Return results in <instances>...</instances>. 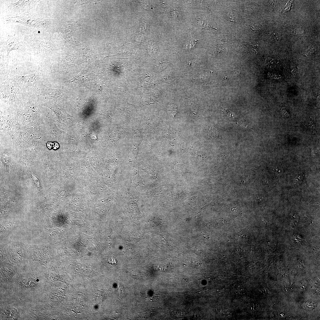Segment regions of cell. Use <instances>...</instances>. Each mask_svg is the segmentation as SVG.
<instances>
[{
	"instance_id": "1",
	"label": "cell",
	"mask_w": 320,
	"mask_h": 320,
	"mask_svg": "<svg viewBox=\"0 0 320 320\" xmlns=\"http://www.w3.org/2000/svg\"><path fill=\"white\" fill-rule=\"evenodd\" d=\"M1 78V98L2 100L14 102L17 92L20 89L17 83L9 74H4Z\"/></svg>"
},
{
	"instance_id": "2",
	"label": "cell",
	"mask_w": 320,
	"mask_h": 320,
	"mask_svg": "<svg viewBox=\"0 0 320 320\" xmlns=\"http://www.w3.org/2000/svg\"><path fill=\"white\" fill-rule=\"evenodd\" d=\"M9 75L17 83L22 92H26L29 87H35L37 84L42 83L43 72L39 68L36 72L26 75L14 76Z\"/></svg>"
},
{
	"instance_id": "3",
	"label": "cell",
	"mask_w": 320,
	"mask_h": 320,
	"mask_svg": "<svg viewBox=\"0 0 320 320\" xmlns=\"http://www.w3.org/2000/svg\"><path fill=\"white\" fill-rule=\"evenodd\" d=\"M34 87L37 89L39 96L53 98L60 96V93L58 90L48 87L42 83L37 84Z\"/></svg>"
},
{
	"instance_id": "4",
	"label": "cell",
	"mask_w": 320,
	"mask_h": 320,
	"mask_svg": "<svg viewBox=\"0 0 320 320\" xmlns=\"http://www.w3.org/2000/svg\"><path fill=\"white\" fill-rule=\"evenodd\" d=\"M40 280L32 277H25L22 278L20 282V285L25 288L29 289L35 287L38 285Z\"/></svg>"
},
{
	"instance_id": "5",
	"label": "cell",
	"mask_w": 320,
	"mask_h": 320,
	"mask_svg": "<svg viewBox=\"0 0 320 320\" xmlns=\"http://www.w3.org/2000/svg\"><path fill=\"white\" fill-rule=\"evenodd\" d=\"M132 182L133 185L136 188L138 186H140L141 185H145L143 182L142 178L139 175L138 173L134 174L133 176Z\"/></svg>"
},
{
	"instance_id": "6",
	"label": "cell",
	"mask_w": 320,
	"mask_h": 320,
	"mask_svg": "<svg viewBox=\"0 0 320 320\" xmlns=\"http://www.w3.org/2000/svg\"><path fill=\"white\" fill-rule=\"evenodd\" d=\"M10 309L7 308L4 311L3 314L4 315L7 319H15L14 314H16V310H13V308H12L11 310H10Z\"/></svg>"
},
{
	"instance_id": "7",
	"label": "cell",
	"mask_w": 320,
	"mask_h": 320,
	"mask_svg": "<svg viewBox=\"0 0 320 320\" xmlns=\"http://www.w3.org/2000/svg\"><path fill=\"white\" fill-rule=\"evenodd\" d=\"M314 303L312 301L304 303L303 305L304 308L307 309H312L314 308L315 307Z\"/></svg>"
},
{
	"instance_id": "8",
	"label": "cell",
	"mask_w": 320,
	"mask_h": 320,
	"mask_svg": "<svg viewBox=\"0 0 320 320\" xmlns=\"http://www.w3.org/2000/svg\"><path fill=\"white\" fill-rule=\"evenodd\" d=\"M243 286L240 285L236 286L235 287V290L238 293H240L243 292Z\"/></svg>"
},
{
	"instance_id": "9",
	"label": "cell",
	"mask_w": 320,
	"mask_h": 320,
	"mask_svg": "<svg viewBox=\"0 0 320 320\" xmlns=\"http://www.w3.org/2000/svg\"><path fill=\"white\" fill-rule=\"evenodd\" d=\"M224 112L228 117H233L234 116L233 113L227 109H225L224 111Z\"/></svg>"
},
{
	"instance_id": "10",
	"label": "cell",
	"mask_w": 320,
	"mask_h": 320,
	"mask_svg": "<svg viewBox=\"0 0 320 320\" xmlns=\"http://www.w3.org/2000/svg\"><path fill=\"white\" fill-rule=\"evenodd\" d=\"M228 18H229V20H230V22H235V20L234 19V15L232 14V13H229V14H228Z\"/></svg>"
}]
</instances>
